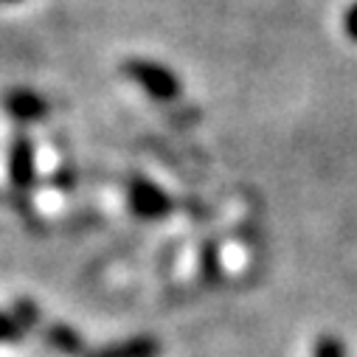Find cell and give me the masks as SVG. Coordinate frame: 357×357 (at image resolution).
Listing matches in <instances>:
<instances>
[{
	"instance_id": "obj_1",
	"label": "cell",
	"mask_w": 357,
	"mask_h": 357,
	"mask_svg": "<svg viewBox=\"0 0 357 357\" xmlns=\"http://www.w3.org/2000/svg\"><path fill=\"white\" fill-rule=\"evenodd\" d=\"M124 73L138 84L144 87V91L158 99V102H174L177 96H181V82H177V76L158 65V62H149V59H130L124 65Z\"/></svg>"
},
{
	"instance_id": "obj_2",
	"label": "cell",
	"mask_w": 357,
	"mask_h": 357,
	"mask_svg": "<svg viewBox=\"0 0 357 357\" xmlns=\"http://www.w3.org/2000/svg\"><path fill=\"white\" fill-rule=\"evenodd\" d=\"M130 203H132L135 214L144 220H160L172 211V200L155 183L141 181V177H135L130 183Z\"/></svg>"
},
{
	"instance_id": "obj_3",
	"label": "cell",
	"mask_w": 357,
	"mask_h": 357,
	"mask_svg": "<svg viewBox=\"0 0 357 357\" xmlns=\"http://www.w3.org/2000/svg\"><path fill=\"white\" fill-rule=\"evenodd\" d=\"M9 177H12V186L26 195L34 183V146L29 135H15L12 141V152H9Z\"/></svg>"
},
{
	"instance_id": "obj_4",
	"label": "cell",
	"mask_w": 357,
	"mask_h": 357,
	"mask_svg": "<svg viewBox=\"0 0 357 357\" xmlns=\"http://www.w3.org/2000/svg\"><path fill=\"white\" fill-rule=\"evenodd\" d=\"M6 110L17 121H37L48 113V102L34 91H12L6 96Z\"/></svg>"
},
{
	"instance_id": "obj_5",
	"label": "cell",
	"mask_w": 357,
	"mask_h": 357,
	"mask_svg": "<svg viewBox=\"0 0 357 357\" xmlns=\"http://www.w3.org/2000/svg\"><path fill=\"white\" fill-rule=\"evenodd\" d=\"M91 357H158V343L152 337H132V340L107 346Z\"/></svg>"
},
{
	"instance_id": "obj_6",
	"label": "cell",
	"mask_w": 357,
	"mask_h": 357,
	"mask_svg": "<svg viewBox=\"0 0 357 357\" xmlns=\"http://www.w3.org/2000/svg\"><path fill=\"white\" fill-rule=\"evenodd\" d=\"M48 340H51L56 349L68 351V354H82V340H79V335L70 332L68 326H54V329L48 332Z\"/></svg>"
},
{
	"instance_id": "obj_7",
	"label": "cell",
	"mask_w": 357,
	"mask_h": 357,
	"mask_svg": "<svg viewBox=\"0 0 357 357\" xmlns=\"http://www.w3.org/2000/svg\"><path fill=\"white\" fill-rule=\"evenodd\" d=\"M315 357H343V343L337 337H321L315 346Z\"/></svg>"
},
{
	"instance_id": "obj_8",
	"label": "cell",
	"mask_w": 357,
	"mask_h": 357,
	"mask_svg": "<svg viewBox=\"0 0 357 357\" xmlns=\"http://www.w3.org/2000/svg\"><path fill=\"white\" fill-rule=\"evenodd\" d=\"M23 335V326L17 318H6V315H0V343L3 340H15Z\"/></svg>"
},
{
	"instance_id": "obj_9",
	"label": "cell",
	"mask_w": 357,
	"mask_h": 357,
	"mask_svg": "<svg viewBox=\"0 0 357 357\" xmlns=\"http://www.w3.org/2000/svg\"><path fill=\"white\" fill-rule=\"evenodd\" d=\"M346 34H349V37L357 43V3H354V6L346 12Z\"/></svg>"
},
{
	"instance_id": "obj_10",
	"label": "cell",
	"mask_w": 357,
	"mask_h": 357,
	"mask_svg": "<svg viewBox=\"0 0 357 357\" xmlns=\"http://www.w3.org/2000/svg\"><path fill=\"white\" fill-rule=\"evenodd\" d=\"M3 3H17V0H3Z\"/></svg>"
}]
</instances>
